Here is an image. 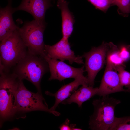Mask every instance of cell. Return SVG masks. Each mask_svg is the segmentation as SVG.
Masks as SVG:
<instances>
[{
  "label": "cell",
  "instance_id": "cell-1",
  "mask_svg": "<svg viewBox=\"0 0 130 130\" xmlns=\"http://www.w3.org/2000/svg\"><path fill=\"white\" fill-rule=\"evenodd\" d=\"M11 71L20 79H26L32 83L38 92L41 94V81L44 75L49 71V69L48 63L45 58L32 54L28 51Z\"/></svg>",
  "mask_w": 130,
  "mask_h": 130
},
{
  "label": "cell",
  "instance_id": "cell-2",
  "mask_svg": "<svg viewBox=\"0 0 130 130\" xmlns=\"http://www.w3.org/2000/svg\"><path fill=\"white\" fill-rule=\"evenodd\" d=\"M19 29L0 41V72L11 71L28 52L19 34Z\"/></svg>",
  "mask_w": 130,
  "mask_h": 130
},
{
  "label": "cell",
  "instance_id": "cell-3",
  "mask_svg": "<svg viewBox=\"0 0 130 130\" xmlns=\"http://www.w3.org/2000/svg\"><path fill=\"white\" fill-rule=\"evenodd\" d=\"M0 126L5 121L16 114L15 94L20 80L11 71L0 73Z\"/></svg>",
  "mask_w": 130,
  "mask_h": 130
},
{
  "label": "cell",
  "instance_id": "cell-4",
  "mask_svg": "<svg viewBox=\"0 0 130 130\" xmlns=\"http://www.w3.org/2000/svg\"><path fill=\"white\" fill-rule=\"evenodd\" d=\"M120 103L119 100L108 95L94 100L92 103L94 111L90 117L89 128L92 130H110L116 117L115 108Z\"/></svg>",
  "mask_w": 130,
  "mask_h": 130
},
{
  "label": "cell",
  "instance_id": "cell-5",
  "mask_svg": "<svg viewBox=\"0 0 130 130\" xmlns=\"http://www.w3.org/2000/svg\"><path fill=\"white\" fill-rule=\"evenodd\" d=\"M15 108L16 113L39 110L52 113L56 116L60 113L49 109L42 94L35 93L28 90L22 80L20 81L15 94Z\"/></svg>",
  "mask_w": 130,
  "mask_h": 130
},
{
  "label": "cell",
  "instance_id": "cell-6",
  "mask_svg": "<svg viewBox=\"0 0 130 130\" xmlns=\"http://www.w3.org/2000/svg\"><path fill=\"white\" fill-rule=\"evenodd\" d=\"M46 25L45 21L34 19L31 21L25 22L22 27L19 29L20 35L28 51L32 54L45 58L46 56L43 34Z\"/></svg>",
  "mask_w": 130,
  "mask_h": 130
},
{
  "label": "cell",
  "instance_id": "cell-7",
  "mask_svg": "<svg viewBox=\"0 0 130 130\" xmlns=\"http://www.w3.org/2000/svg\"><path fill=\"white\" fill-rule=\"evenodd\" d=\"M109 47V43L103 42L99 46L92 47L81 56L85 58V71L87 73L89 85L93 86L94 85L96 76L105 63Z\"/></svg>",
  "mask_w": 130,
  "mask_h": 130
},
{
  "label": "cell",
  "instance_id": "cell-8",
  "mask_svg": "<svg viewBox=\"0 0 130 130\" xmlns=\"http://www.w3.org/2000/svg\"><path fill=\"white\" fill-rule=\"evenodd\" d=\"M45 52L46 57L55 60L59 59L63 61L67 60L71 64L74 63L84 64L81 56H76L74 51L71 49L68 39L63 37L52 46L45 45Z\"/></svg>",
  "mask_w": 130,
  "mask_h": 130
},
{
  "label": "cell",
  "instance_id": "cell-9",
  "mask_svg": "<svg viewBox=\"0 0 130 130\" xmlns=\"http://www.w3.org/2000/svg\"><path fill=\"white\" fill-rule=\"evenodd\" d=\"M45 59L48 63L50 76V81L58 80L61 81L68 78L74 79L84 76V66L76 68L70 66L63 61L54 59L46 57Z\"/></svg>",
  "mask_w": 130,
  "mask_h": 130
},
{
  "label": "cell",
  "instance_id": "cell-10",
  "mask_svg": "<svg viewBox=\"0 0 130 130\" xmlns=\"http://www.w3.org/2000/svg\"><path fill=\"white\" fill-rule=\"evenodd\" d=\"M120 92H130V90L123 88L116 68L106 65L97 95L103 96Z\"/></svg>",
  "mask_w": 130,
  "mask_h": 130
},
{
  "label": "cell",
  "instance_id": "cell-11",
  "mask_svg": "<svg viewBox=\"0 0 130 130\" xmlns=\"http://www.w3.org/2000/svg\"><path fill=\"white\" fill-rule=\"evenodd\" d=\"M51 0H22L20 5L13 8L17 11H26L31 14L34 19L44 22L47 10L51 6Z\"/></svg>",
  "mask_w": 130,
  "mask_h": 130
},
{
  "label": "cell",
  "instance_id": "cell-12",
  "mask_svg": "<svg viewBox=\"0 0 130 130\" xmlns=\"http://www.w3.org/2000/svg\"><path fill=\"white\" fill-rule=\"evenodd\" d=\"M74 79L73 81L62 86L54 93L48 91H46V94L54 97L55 98V103L50 108L51 110H55L59 104L70 97L80 85L84 84L89 85L87 78L84 76Z\"/></svg>",
  "mask_w": 130,
  "mask_h": 130
},
{
  "label": "cell",
  "instance_id": "cell-13",
  "mask_svg": "<svg viewBox=\"0 0 130 130\" xmlns=\"http://www.w3.org/2000/svg\"><path fill=\"white\" fill-rule=\"evenodd\" d=\"M7 5L0 10V42L9 36L19 28L15 24L12 14L14 12L11 6L12 0H7Z\"/></svg>",
  "mask_w": 130,
  "mask_h": 130
},
{
  "label": "cell",
  "instance_id": "cell-14",
  "mask_svg": "<svg viewBox=\"0 0 130 130\" xmlns=\"http://www.w3.org/2000/svg\"><path fill=\"white\" fill-rule=\"evenodd\" d=\"M68 4L66 0H58L57 4L61 12L62 37L67 39L73 32L75 22L74 17L68 8Z\"/></svg>",
  "mask_w": 130,
  "mask_h": 130
},
{
  "label": "cell",
  "instance_id": "cell-15",
  "mask_svg": "<svg viewBox=\"0 0 130 130\" xmlns=\"http://www.w3.org/2000/svg\"><path fill=\"white\" fill-rule=\"evenodd\" d=\"M98 91V88H94L93 86H88V85L84 84L61 103L65 104L75 103L80 108L84 102L97 95Z\"/></svg>",
  "mask_w": 130,
  "mask_h": 130
},
{
  "label": "cell",
  "instance_id": "cell-16",
  "mask_svg": "<svg viewBox=\"0 0 130 130\" xmlns=\"http://www.w3.org/2000/svg\"><path fill=\"white\" fill-rule=\"evenodd\" d=\"M109 44V47L106 56V64L115 68L125 65V63L120 56L119 48L112 42H110Z\"/></svg>",
  "mask_w": 130,
  "mask_h": 130
},
{
  "label": "cell",
  "instance_id": "cell-17",
  "mask_svg": "<svg viewBox=\"0 0 130 130\" xmlns=\"http://www.w3.org/2000/svg\"><path fill=\"white\" fill-rule=\"evenodd\" d=\"M110 130H130V116L121 117H115Z\"/></svg>",
  "mask_w": 130,
  "mask_h": 130
},
{
  "label": "cell",
  "instance_id": "cell-18",
  "mask_svg": "<svg viewBox=\"0 0 130 130\" xmlns=\"http://www.w3.org/2000/svg\"><path fill=\"white\" fill-rule=\"evenodd\" d=\"M125 65H120L116 68L122 85L126 87L130 84V73L125 69Z\"/></svg>",
  "mask_w": 130,
  "mask_h": 130
},
{
  "label": "cell",
  "instance_id": "cell-19",
  "mask_svg": "<svg viewBox=\"0 0 130 130\" xmlns=\"http://www.w3.org/2000/svg\"><path fill=\"white\" fill-rule=\"evenodd\" d=\"M95 7L106 13L109 8L113 5V0H87Z\"/></svg>",
  "mask_w": 130,
  "mask_h": 130
},
{
  "label": "cell",
  "instance_id": "cell-20",
  "mask_svg": "<svg viewBox=\"0 0 130 130\" xmlns=\"http://www.w3.org/2000/svg\"><path fill=\"white\" fill-rule=\"evenodd\" d=\"M115 5L118 7L117 11L120 15L127 17L130 13V0H119Z\"/></svg>",
  "mask_w": 130,
  "mask_h": 130
},
{
  "label": "cell",
  "instance_id": "cell-21",
  "mask_svg": "<svg viewBox=\"0 0 130 130\" xmlns=\"http://www.w3.org/2000/svg\"><path fill=\"white\" fill-rule=\"evenodd\" d=\"M120 56L124 62L125 63L130 59V51L129 45L122 44L119 48Z\"/></svg>",
  "mask_w": 130,
  "mask_h": 130
},
{
  "label": "cell",
  "instance_id": "cell-22",
  "mask_svg": "<svg viewBox=\"0 0 130 130\" xmlns=\"http://www.w3.org/2000/svg\"><path fill=\"white\" fill-rule=\"evenodd\" d=\"M70 121L68 119H66L65 121L59 127V128L61 130H71L70 125H69Z\"/></svg>",
  "mask_w": 130,
  "mask_h": 130
},
{
  "label": "cell",
  "instance_id": "cell-23",
  "mask_svg": "<svg viewBox=\"0 0 130 130\" xmlns=\"http://www.w3.org/2000/svg\"><path fill=\"white\" fill-rule=\"evenodd\" d=\"M76 124H71L70 126L71 129V130H82L81 129L76 128Z\"/></svg>",
  "mask_w": 130,
  "mask_h": 130
},
{
  "label": "cell",
  "instance_id": "cell-24",
  "mask_svg": "<svg viewBox=\"0 0 130 130\" xmlns=\"http://www.w3.org/2000/svg\"><path fill=\"white\" fill-rule=\"evenodd\" d=\"M113 0V5H115L116 3L118 0Z\"/></svg>",
  "mask_w": 130,
  "mask_h": 130
},
{
  "label": "cell",
  "instance_id": "cell-25",
  "mask_svg": "<svg viewBox=\"0 0 130 130\" xmlns=\"http://www.w3.org/2000/svg\"><path fill=\"white\" fill-rule=\"evenodd\" d=\"M126 87H127V89L130 90V84Z\"/></svg>",
  "mask_w": 130,
  "mask_h": 130
},
{
  "label": "cell",
  "instance_id": "cell-26",
  "mask_svg": "<svg viewBox=\"0 0 130 130\" xmlns=\"http://www.w3.org/2000/svg\"><path fill=\"white\" fill-rule=\"evenodd\" d=\"M129 49L130 51V45H129Z\"/></svg>",
  "mask_w": 130,
  "mask_h": 130
}]
</instances>
